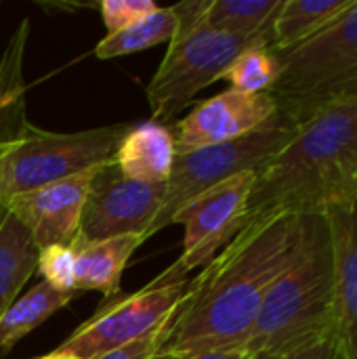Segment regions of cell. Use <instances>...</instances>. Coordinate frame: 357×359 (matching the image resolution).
<instances>
[{
    "instance_id": "cell-8",
    "label": "cell",
    "mask_w": 357,
    "mask_h": 359,
    "mask_svg": "<svg viewBox=\"0 0 357 359\" xmlns=\"http://www.w3.org/2000/svg\"><path fill=\"white\" fill-rule=\"evenodd\" d=\"M194 288V278L173 280L164 271L133 294H116L69 334L57 349L80 359H93L124 347L168 324Z\"/></svg>"
},
{
    "instance_id": "cell-9",
    "label": "cell",
    "mask_w": 357,
    "mask_h": 359,
    "mask_svg": "<svg viewBox=\"0 0 357 359\" xmlns=\"http://www.w3.org/2000/svg\"><path fill=\"white\" fill-rule=\"evenodd\" d=\"M255 177L257 172L236 175L202 191L173 217V223L183 225V248L179 259L164 269L168 278L183 280L194 269L206 267L246 227Z\"/></svg>"
},
{
    "instance_id": "cell-5",
    "label": "cell",
    "mask_w": 357,
    "mask_h": 359,
    "mask_svg": "<svg viewBox=\"0 0 357 359\" xmlns=\"http://www.w3.org/2000/svg\"><path fill=\"white\" fill-rule=\"evenodd\" d=\"M204 6L206 0H185L173 6L179 27L147 84V101L156 122L177 118L200 90L221 80L242 50L267 46L263 38L246 40L208 27L202 19Z\"/></svg>"
},
{
    "instance_id": "cell-18",
    "label": "cell",
    "mask_w": 357,
    "mask_h": 359,
    "mask_svg": "<svg viewBox=\"0 0 357 359\" xmlns=\"http://www.w3.org/2000/svg\"><path fill=\"white\" fill-rule=\"evenodd\" d=\"M76 297L74 292H61L46 282H38L0 318V353H8L23 337L44 324L53 313L67 307Z\"/></svg>"
},
{
    "instance_id": "cell-19",
    "label": "cell",
    "mask_w": 357,
    "mask_h": 359,
    "mask_svg": "<svg viewBox=\"0 0 357 359\" xmlns=\"http://www.w3.org/2000/svg\"><path fill=\"white\" fill-rule=\"evenodd\" d=\"M282 0H206L204 23L236 38H263L269 46V29Z\"/></svg>"
},
{
    "instance_id": "cell-16",
    "label": "cell",
    "mask_w": 357,
    "mask_h": 359,
    "mask_svg": "<svg viewBox=\"0 0 357 359\" xmlns=\"http://www.w3.org/2000/svg\"><path fill=\"white\" fill-rule=\"evenodd\" d=\"M353 0H282L269 29V50H288L335 21Z\"/></svg>"
},
{
    "instance_id": "cell-25",
    "label": "cell",
    "mask_w": 357,
    "mask_h": 359,
    "mask_svg": "<svg viewBox=\"0 0 357 359\" xmlns=\"http://www.w3.org/2000/svg\"><path fill=\"white\" fill-rule=\"evenodd\" d=\"M259 359H341L337 345L332 339L307 345L303 349H297L292 353H284V355H269V358H259Z\"/></svg>"
},
{
    "instance_id": "cell-10",
    "label": "cell",
    "mask_w": 357,
    "mask_h": 359,
    "mask_svg": "<svg viewBox=\"0 0 357 359\" xmlns=\"http://www.w3.org/2000/svg\"><path fill=\"white\" fill-rule=\"evenodd\" d=\"M166 196V185H149L126 179L112 162L103 164L88 189L82 210V240H107L139 233L147 240Z\"/></svg>"
},
{
    "instance_id": "cell-11",
    "label": "cell",
    "mask_w": 357,
    "mask_h": 359,
    "mask_svg": "<svg viewBox=\"0 0 357 359\" xmlns=\"http://www.w3.org/2000/svg\"><path fill=\"white\" fill-rule=\"evenodd\" d=\"M278 114V103L269 93L223 90L206 101H200L185 118L175 124L177 151L187 154L200 147H210L242 139L263 128Z\"/></svg>"
},
{
    "instance_id": "cell-13",
    "label": "cell",
    "mask_w": 357,
    "mask_h": 359,
    "mask_svg": "<svg viewBox=\"0 0 357 359\" xmlns=\"http://www.w3.org/2000/svg\"><path fill=\"white\" fill-rule=\"evenodd\" d=\"M322 215L335 263V345L341 359H357V198Z\"/></svg>"
},
{
    "instance_id": "cell-4",
    "label": "cell",
    "mask_w": 357,
    "mask_h": 359,
    "mask_svg": "<svg viewBox=\"0 0 357 359\" xmlns=\"http://www.w3.org/2000/svg\"><path fill=\"white\" fill-rule=\"evenodd\" d=\"M280 76L269 95L297 124L320 105L357 95V0L309 40L276 53Z\"/></svg>"
},
{
    "instance_id": "cell-21",
    "label": "cell",
    "mask_w": 357,
    "mask_h": 359,
    "mask_svg": "<svg viewBox=\"0 0 357 359\" xmlns=\"http://www.w3.org/2000/svg\"><path fill=\"white\" fill-rule=\"evenodd\" d=\"M278 76H280V61L276 53H271L267 46H250L229 63L221 80L229 82L231 90L257 95V93H269Z\"/></svg>"
},
{
    "instance_id": "cell-2",
    "label": "cell",
    "mask_w": 357,
    "mask_h": 359,
    "mask_svg": "<svg viewBox=\"0 0 357 359\" xmlns=\"http://www.w3.org/2000/svg\"><path fill=\"white\" fill-rule=\"evenodd\" d=\"M357 198V95L320 105L295 137L257 170L246 206L255 219L288 212L322 215Z\"/></svg>"
},
{
    "instance_id": "cell-28",
    "label": "cell",
    "mask_w": 357,
    "mask_h": 359,
    "mask_svg": "<svg viewBox=\"0 0 357 359\" xmlns=\"http://www.w3.org/2000/svg\"><path fill=\"white\" fill-rule=\"evenodd\" d=\"M4 217H6V208L0 204V225H2V221H4Z\"/></svg>"
},
{
    "instance_id": "cell-3",
    "label": "cell",
    "mask_w": 357,
    "mask_h": 359,
    "mask_svg": "<svg viewBox=\"0 0 357 359\" xmlns=\"http://www.w3.org/2000/svg\"><path fill=\"white\" fill-rule=\"evenodd\" d=\"M335 341V263L324 215H305L299 250L269 288L240 351L252 359L284 355Z\"/></svg>"
},
{
    "instance_id": "cell-27",
    "label": "cell",
    "mask_w": 357,
    "mask_h": 359,
    "mask_svg": "<svg viewBox=\"0 0 357 359\" xmlns=\"http://www.w3.org/2000/svg\"><path fill=\"white\" fill-rule=\"evenodd\" d=\"M34 359H80V358H76V355H72V353H65V351L55 349V351H50V353H46V355H42V358H34Z\"/></svg>"
},
{
    "instance_id": "cell-20",
    "label": "cell",
    "mask_w": 357,
    "mask_h": 359,
    "mask_svg": "<svg viewBox=\"0 0 357 359\" xmlns=\"http://www.w3.org/2000/svg\"><path fill=\"white\" fill-rule=\"evenodd\" d=\"M177 27H179V19H177L173 6H166V8L158 6L154 13H149L141 21L133 23L130 27H126L118 34H107L95 46V55L99 59L133 55V53L158 46L162 42H170L173 36L177 34Z\"/></svg>"
},
{
    "instance_id": "cell-22",
    "label": "cell",
    "mask_w": 357,
    "mask_h": 359,
    "mask_svg": "<svg viewBox=\"0 0 357 359\" xmlns=\"http://www.w3.org/2000/svg\"><path fill=\"white\" fill-rule=\"evenodd\" d=\"M38 273L44 278L42 282H46L55 290L80 294L76 290V255L72 246L55 244L40 248Z\"/></svg>"
},
{
    "instance_id": "cell-24",
    "label": "cell",
    "mask_w": 357,
    "mask_h": 359,
    "mask_svg": "<svg viewBox=\"0 0 357 359\" xmlns=\"http://www.w3.org/2000/svg\"><path fill=\"white\" fill-rule=\"evenodd\" d=\"M168 326H170V322L164 324L162 328H158L156 332L147 334L145 339H139V341L128 343V345H124V347L105 351V353H101V355H97V358L93 359H149L151 355H156V353L162 349V345H164V341H166Z\"/></svg>"
},
{
    "instance_id": "cell-15",
    "label": "cell",
    "mask_w": 357,
    "mask_h": 359,
    "mask_svg": "<svg viewBox=\"0 0 357 359\" xmlns=\"http://www.w3.org/2000/svg\"><path fill=\"white\" fill-rule=\"evenodd\" d=\"M143 242L145 238L139 233L95 242L76 238L72 244L76 255V290H95L105 299L120 294L122 273Z\"/></svg>"
},
{
    "instance_id": "cell-1",
    "label": "cell",
    "mask_w": 357,
    "mask_h": 359,
    "mask_svg": "<svg viewBox=\"0 0 357 359\" xmlns=\"http://www.w3.org/2000/svg\"><path fill=\"white\" fill-rule=\"evenodd\" d=\"M303 217L250 221L196 278L170 320L162 351H240L274 282L292 263Z\"/></svg>"
},
{
    "instance_id": "cell-12",
    "label": "cell",
    "mask_w": 357,
    "mask_h": 359,
    "mask_svg": "<svg viewBox=\"0 0 357 359\" xmlns=\"http://www.w3.org/2000/svg\"><path fill=\"white\" fill-rule=\"evenodd\" d=\"M101 166L15 196L4 208L27 229L38 250L55 244L72 246L80 233L90 183Z\"/></svg>"
},
{
    "instance_id": "cell-7",
    "label": "cell",
    "mask_w": 357,
    "mask_h": 359,
    "mask_svg": "<svg viewBox=\"0 0 357 359\" xmlns=\"http://www.w3.org/2000/svg\"><path fill=\"white\" fill-rule=\"evenodd\" d=\"M297 122L278 109V114L259 130L219 145L200 147L187 154H177L175 168L168 177L164 204L147 231V238L173 223V217L202 191L242 172L263 168L297 133Z\"/></svg>"
},
{
    "instance_id": "cell-17",
    "label": "cell",
    "mask_w": 357,
    "mask_h": 359,
    "mask_svg": "<svg viewBox=\"0 0 357 359\" xmlns=\"http://www.w3.org/2000/svg\"><path fill=\"white\" fill-rule=\"evenodd\" d=\"M38 252L27 229L6 212L0 225V318L38 271Z\"/></svg>"
},
{
    "instance_id": "cell-26",
    "label": "cell",
    "mask_w": 357,
    "mask_h": 359,
    "mask_svg": "<svg viewBox=\"0 0 357 359\" xmlns=\"http://www.w3.org/2000/svg\"><path fill=\"white\" fill-rule=\"evenodd\" d=\"M149 359H252L244 351H158Z\"/></svg>"
},
{
    "instance_id": "cell-23",
    "label": "cell",
    "mask_w": 357,
    "mask_h": 359,
    "mask_svg": "<svg viewBox=\"0 0 357 359\" xmlns=\"http://www.w3.org/2000/svg\"><path fill=\"white\" fill-rule=\"evenodd\" d=\"M99 8L107 34H118L154 13L158 4L151 0H103Z\"/></svg>"
},
{
    "instance_id": "cell-6",
    "label": "cell",
    "mask_w": 357,
    "mask_h": 359,
    "mask_svg": "<svg viewBox=\"0 0 357 359\" xmlns=\"http://www.w3.org/2000/svg\"><path fill=\"white\" fill-rule=\"evenodd\" d=\"M130 124H112L78 133H48L29 126L0 143V204L55 181L114 160Z\"/></svg>"
},
{
    "instance_id": "cell-14",
    "label": "cell",
    "mask_w": 357,
    "mask_h": 359,
    "mask_svg": "<svg viewBox=\"0 0 357 359\" xmlns=\"http://www.w3.org/2000/svg\"><path fill=\"white\" fill-rule=\"evenodd\" d=\"M177 154L175 133L166 124L149 120L130 124L118 143L114 164L130 181L162 185L175 168Z\"/></svg>"
}]
</instances>
